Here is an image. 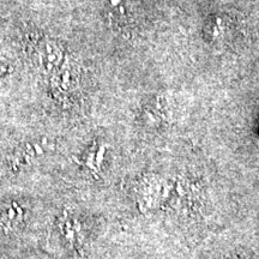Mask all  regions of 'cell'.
<instances>
[{"label":"cell","mask_w":259,"mask_h":259,"mask_svg":"<svg viewBox=\"0 0 259 259\" xmlns=\"http://www.w3.org/2000/svg\"><path fill=\"white\" fill-rule=\"evenodd\" d=\"M9 216L11 219H14L15 218V210L14 209H10V211H9Z\"/></svg>","instance_id":"1"}]
</instances>
